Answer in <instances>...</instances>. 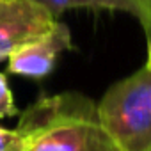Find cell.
Segmentation results:
<instances>
[{"label": "cell", "instance_id": "cell-5", "mask_svg": "<svg viewBox=\"0 0 151 151\" xmlns=\"http://www.w3.org/2000/svg\"><path fill=\"white\" fill-rule=\"evenodd\" d=\"M69 9L123 11L137 18L151 39V0H69Z\"/></svg>", "mask_w": 151, "mask_h": 151}, {"label": "cell", "instance_id": "cell-4", "mask_svg": "<svg viewBox=\"0 0 151 151\" xmlns=\"http://www.w3.org/2000/svg\"><path fill=\"white\" fill-rule=\"evenodd\" d=\"M71 48L73 41L69 29L57 20L46 34L29 41L9 55V71L20 77L41 80L52 73L57 55Z\"/></svg>", "mask_w": 151, "mask_h": 151}, {"label": "cell", "instance_id": "cell-8", "mask_svg": "<svg viewBox=\"0 0 151 151\" xmlns=\"http://www.w3.org/2000/svg\"><path fill=\"white\" fill-rule=\"evenodd\" d=\"M146 66L151 69V39H147V62H146Z\"/></svg>", "mask_w": 151, "mask_h": 151}, {"label": "cell", "instance_id": "cell-2", "mask_svg": "<svg viewBox=\"0 0 151 151\" xmlns=\"http://www.w3.org/2000/svg\"><path fill=\"white\" fill-rule=\"evenodd\" d=\"M96 110L117 151H151V69L144 66L116 82Z\"/></svg>", "mask_w": 151, "mask_h": 151}, {"label": "cell", "instance_id": "cell-3", "mask_svg": "<svg viewBox=\"0 0 151 151\" xmlns=\"http://www.w3.org/2000/svg\"><path fill=\"white\" fill-rule=\"evenodd\" d=\"M57 20L34 0H0V60L46 34Z\"/></svg>", "mask_w": 151, "mask_h": 151}, {"label": "cell", "instance_id": "cell-7", "mask_svg": "<svg viewBox=\"0 0 151 151\" xmlns=\"http://www.w3.org/2000/svg\"><path fill=\"white\" fill-rule=\"evenodd\" d=\"M0 151H25V139L18 130L0 126Z\"/></svg>", "mask_w": 151, "mask_h": 151}, {"label": "cell", "instance_id": "cell-6", "mask_svg": "<svg viewBox=\"0 0 151 151\" xmlns=\"http://www.w3.org/2000/svg\"><path fill=\"white\" fill-rule=\"evenodd\" d=\"M18 114L20 112L16 109V103H14L13 93L9 89L7 78H6L4 73H0V121L7 119V117H14Z\"/></svg>", "mask_w": 151, "mask_h": 151}, {"label": "cell", "instance_id": "cell-1", "mask_svg": "<svg viewBox=\"0 0 151 151\" xmlns=\"http://www.w3.org/2000/svg\"><path fill=\"white\" fill-rule=\"evenodd\" d=\"M25 151H117L93 100L78 93L39 98L20 116Z\"/></svg>", "mask_w": 151, "mask_h": 151}]
</instances>
